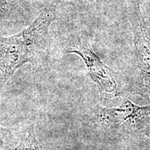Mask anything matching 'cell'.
Here are the masks:
<instances>
[{"label": "cell", "instance_id": "1", "mask_svg": "<svg viewBox=\"0 0 150 150\" xmlns=\"http://www.w3.org/2000/svg\"><path fill=\"white\" fill-rule=\"evenodd\" d=\"M127 8L134 35L130 88L132 93L150 101V33L139 1L127 0Z\"/></svg>", "mask_w": 150, "mask_h": 150}, {"label": "cell", "instance_id": "2", "mask_svg": "<svg viewBox=\"0 0 150 150\" xmlns=\"http://www.w3.org/2000/svg\"><path fill=\"white\" fill-rule=\"evenodd\" d=\"M65 52L76 54L83 59L102 97L109 99L117 95L118 83L115 74L94 52L88 39L75 35L69 40Z\"/></svg>", "mask_w": 150, "mask_h": 150}, {"label": "cell", "instance_id": "3", "mask_svg": "<svg viewBox=\"0 0 150 150\" xmlns=\"http://www.w3.org/2000/svg\"><path fill=\"white\" fill-rule=\"evenodd\" d=\"M22 33L20 31L11 36H0V91L24 65H37L38 50Z\"/></svg>", "mask_w": 150, "mask_h": 150}, {"label": "cell", "instance_id": "4", "mask_svg": "<svg viewBox=\"0 0 150 150\" xmlns=\"http://www.w3.org/2000/svg\"><path fill=\"white\" fill-rule=\"evenodd\" d=\"M100 117L104 125L122 134H150V105L140 106L125 100L117 107L100 109Z\"/></svg>", "mask_w": 150, "mask_h": 150}, {"label": "cell", "instance_id": "5", "mask_svg": "<svg viewBox=\"0 0 150 150\" xmlns=\"http://www.w3.org/2000/svg\"><path fill=\"white\" fill-rule=\"evenodd\" d=\"M5 150H41L40 142L35 135L34 125L26 127L21 132L16 145L8 147Z\"/></svg>", "mask_w": 150, "mask_h": 150}, {"label": "cell", "instance_id": "6", "mask_svg": "<svg viewBox=\"0 0 150 150\" xmlns=\"http://www.w3.org/2000/svg\"><path fill=\"white\" fill-rule=\"evenodd\" d=\"M27 0H0V13L11 15L21 8Z\"/></svg>", "mask_w": 150, "mask_h": 150}, {"label": "cell", "instance_id": "7", "mask_svg": "<svg viewBox=\"0 0 150 150\" xmlns=\"http://www.w3.org/2000/svg\"><path fill=\"white\" fill-rule=\"evenodd\" d=\"M11 136V132L8 129L0 126V144L3 143Z\"/></svg>", "mask_w": 150, "mask_h": 150}, {"label": "cell", "instance_id": "8", "mask_svg": "<svg viewBox=\"0 0 150 150\" xmlns=\"http://www.w3.org/2000/svg\"><path fill=\"white\" fill-rule=\"evenodd\" d=\"M139 150H150V140L147 142L140 148Z\"/></svg>", "mask_w": 150, "mask_h": 150}]
</instances>
